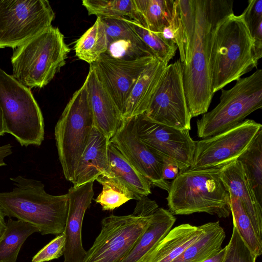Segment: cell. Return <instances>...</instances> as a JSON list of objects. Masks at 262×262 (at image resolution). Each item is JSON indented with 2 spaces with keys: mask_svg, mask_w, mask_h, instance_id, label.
Instances as JSON below:
<instances>
[{
  "mask_svg": "<svg viewBox=\"0 0 262 262\" xmlns=\"http://www.w3.org/2000/svg\"><path fill=\"white\" fill-rule=\"evenodd\" d=\"M232 0H195V27L191 60L183 66V84L191 117L208 112L212 91L210 60L213 40L220 23L233 13Z\"/></svg>",
  "mask_w": 262,
  "mask_h": 262,
  "instance_id": "6da1fadb",
  "label": "cell"
},
{
  "mask_svg": "<svg viewBox=\"0 0 262 262\" xmlns=\"http://www.w3.org/2000/svg\"><path fill=\"white\" fill-rule=\"evenodd\" d=\"M15 187L0 192V208L5 216L15 217L36 227L42 235L64 231L68 211V193H48L41 182L18 176L11 178Z\"/></svg>",
  "mask_w": 262,
  "mask_h": 262,
  "instance_id": "7a4b0ae2",
  "label": "cell"
},
{
  "mask_svg": "<svg viewBox=\"0 0 262 262\" xmlns=\"http://www.w3.org/2000/svg\"><path fill=\"white\" fill-rule=\"evenodd\" d=\"M218 167L180 170L173 180L166 199L174 215L205 212L226 218L231 213L230 194Z\"/></svg>",
  "mask_w": 262,
  "mask_h": 262,
  "instance_id": "3957f363",
  "label": "cell"
},
{
  "mask_svg": "<svg viewBox=\"0 0 262 262\" xmlns=\"http://www.w3.org/2000/svg\"><path fill=\"white\" fill-rule=\"evenodd\" d=\"M253 44L242 15L233 13L220 23L214 35L210 60L214 94L257 67L252 54Z\"/></svg>",
  "mask_w": 262,
  "mask_h": 262,
  "instance_id": "277c9868",
  "label": "cell"
},
{
  "mask_svg": "<svg viewBox=\"0 0 262 262\" xmlns=\"http://www.w3.org/2000/svg\"><path fill=\"white\" fill-rule=\"evenodd\" d=\"M70 52L63 34L51 26L14 49L12 76L30 89L42 88L66 64Z\"/></svg>",
  "mask_w": 262,
  "mask_h": 262,
  "instance_id": "5b68a950",
  "label": "cell"
},
{
  "mask_svg": "<svg viewBox=\"0 0 262 262\" xmlns=\"http://www.w3.org/2000/svg\"><path fill=\"white\" fill-rule=\"evenodd\" d=\"M157 203L144 196L132 214L111 215L101 222V230L81 262H120L148 227Z\"/></svg>",
  "mask_w": 262,
  "mask_h": 262,
  "instance_id": "8992f818",
  "label": "cell"
},
{
  "mask_svg": "<svg viewBox=\"0 0 262 262\" xmlns=\"http://www.w3.org/2000/svg\"><path fill=\"white\" fill-rule=\"evenodd\" d=\"M0 107L5 133L22 146H40L44 139L41 111L31 89L0 69Z\"/></svg>",
  "mask_w": 262,
  "mask_h": 262,
  "instance_id": "52a82bcc",
  "label": "cell"
},
{
  "mask_svg": "<svg viewBox=\"0 0 262 262\" xmlns=\"http://www.w3.org/2000/svg\"><path fill=\"white\" fill-rule=\"evenodd\" d=\"M261 107L262 70L258 69L230 89H221L219 104L197 120L198 136L204 139L230 129Z\"/></svg>",
  "mask_w": 262,
  "mask_h": 262,
  "instance_id": "ba28073f",
  "label": "cell"
},
{
  "mask_svg": "<svg viewBox=\"0 0 262 262\" xmlns=\"http://www.w3.org/2000/svg\"><path fill=\"white\" fill-rule=\"evenodd\" d=\"M94 126L86 84L73 95L55 127L59 160L66 180L72 182Z\"/></svg>",
  "mask_w": 262,
  "mask_h": 262,
  "instance_id": "9c48e42d",
  "label": "cell"
},
{
  "mask_svg": "<svg viewBox=\"0 0 262 262\" xmlns=\"http://www.w3.org/2000/svg\"><path fill=\"white\" fill-rule=\"evenodd\" d=\"M47 0H0V48L13 49L52 26Z\"/></svg>",
  "mask_w": 262,
  "mask_h": 262,
  "instance_id": "30bf717a",
  "label": "cell"
},
{
  "mask_svg": "<svg viewBox=\"0 0 262 262\" xmlns=\"http://www.w3.org/2000/svg\"><path fill=\"white\" fill-rule=\"evenodd\" d=\"M183 64L180 59L166 67L146 111L149 120L180 130L191 129L190 115L183 84Z\"/></svg>",
  "mask_w": 262,
  "mask_h": 262,
  "instance_id": "8fae6325",
  "label": "cell"
},
{
  "mask_svg": "<svg viewBox=\"0 0 262 262\" xmlns=\"http://www.w3.org/2000/svg\"><path fill=\"white\" fill-rule=\"evenodd\" d=\"M262 125L246 119L214 136L196 141L191 169L220 168L236 160L250 146Z\"/></svg>",
  "mask_w": 262,
  "mask_h": 262,
  "instance_id": "7c38bea8",
  "label": "cell"
},
{
  "mask_svg": "<svg viewBox=\"0 0 262 262\" xmlns=\"http://www.w3.org/2000/svg\"><path fill=\"white\" fill-rule=\"evenodd\" d=\"M134 117L139 139L153 152L175 163L179 171L190 167L196 141L191 137L189 130L154 122L144 114Z\"/></svg>",
  "mask_w": 262,
  "mask_h": 262,
  "instance_id": "4fadbf2b",
  "label": "cell"
},
{
  "mask_svg": "<svg viewBox=\"0 0 262 262\" xmlns=\"http://www.w3.org/2000/svg\"><path fill=\"white\" fill-rule=\"evenodd\" d=\"M156 58L150 56L134 60H123L104 53L96 62L90 64L123 117L128 98L139 77Z\"/></svg>",
  "mask_w": 262,
  "mask_h": 262,
  "instance_id": "5bb4252c",
  "label": "cell"
},
{
  "mask_svg": "<svg viewBox=\"0 0 262 262\" xmlns=\"http://www.w3.org/2000/svg\"><path fill=\"white\" fill-rule=\"evenodd\" d=\"M110 141L151 185L169 190L170 184L162 177L163 165L167 161L155 154L140 141L134 117L124 119Z\"/></svg>",
  "mask_w": 262,
  "mask_h": 262,
  "instance_id": "9a60e30c",
  "label": "cell"
},
{
  "mask_svg": "<svg viewBox=\"0 0 262 262\" xmlns=\"http://www.w3.org/2000/svg\"><path fill=\"white\" fill-rule=\"evenodd\" d=\"M93 183L73 186L68 190V211L63 232L66 237L63 262H81L86 254L82 244V225L94 196Z\"/></svg>",
  "mask_w": 262,
  "mask_h": 262,
  "instance_id": "2e32d148",
  "label": "cell"
},
{
  "mask_svg": "<svg viewBox=\"0 0 262 262\" xmlns=\"http://www.w3.org/2000/svg\"><path fill=\"white\" fill-rule=\"evenodd\" d=\"M219 175L229 194L238 199L262 239V205L258 201L243 166L237 159L219 169Z\"/></svg>",
  "mask_w": 262,
  "mask_h": 262,
  "instance_id": "e0dca14e",
  "label": "cell"
},
{
  "mask_svg": "<svg viewBox=\"0 0 262 262\" xmlns=\"http://www.w3.org/2000/svg\"><path fill=\"white\" fill-rule=\"evenodd\" d=\"M85 81L93 114L94 126L110 141L121 125L124 118L91 66Z\"/></svg>",
  "mask_w": 262,
  "mask_h": 262,
  "instance_id": "ac0fdd59",
  "label": "cell"
},
{
  "mask_svg": "<svg viewBox=\"0 0 262 262\" xmlns=\"http://www.w3.org/2000/svg\"><path fill=\"white\" fill-rule=\"evenodd\" d=\"M109 141L97 127H93L71 182L73 187L94 182L100 176L114 177L108 157Z\"/></svg>",
  "mask_w": 262,
  "mask_h": 262,
  "instance_id": "d6986e66",
  "label": "cell"
},
{
  "mask_svg": "<svg viewBox=\"0 0 262 262\" xmlns=\"http://www.w3.org/2000/svg\"><path fill=\"white\" fill-rule=\"evenodd\" d=\"M205 225L183 224L171 229L141 262H171L203 232Z\"/></svg>",
  "mask_w": 262,
  "mask_h": 262,
  "instance_id": "ffe728a7",
  "label": "cell"
},
{
  "mask_svg": "<svg viewBox=\"0 0 262 262\" xmlns=\"http://www.w3.org/2000/svg\"><path fill=\"white\" fill-rule=\"evenodd\" d=\"M167 66L156 58L142 72L128 98L124 119L144 114L146 111Z\"/></svg>",
  "mask_w": 262,
  "mask_h": 262,
  "instance_id": "44dd1931",
  "label": "cell"
},
{
  "mask_svg": "<svg viewBox=\"0 0 262 262\" xmlns=\"http://www.w3.org/2000/svg\"><path fill=\"white\" fill-rule=\"evenodd\" d=\"M175 42L184 66L190 61L195 27V0L174 1Z\"/></svg>",
  "mask_w": 262,
  "mask_h": 262,
  "instance_id": "7402d4cb",
  "label": "cell"
},
{
  "mask_svg": "<svg viewBox=\"0 0 262 262\" xmlns=\"http://www.w3.org/2000/svg\"><path fill=\"white\" fill-rule=\"evenodd\" d=\"M176 218L168 210L158 207L137 243L120 262H141L144 257L172 229Z\"/></svg>",
  "mask_w": 262,
  "mask_h": 262,
  "instance_id": "603a6c76",
  "label": "cell"
},
{
  "mask_svg": "<svg viewBox=\"0 0 262 262\" xmlns=\"http://www.w3.org/2000/svg\"><path fill=\"white\" fill-rule=\"evenodd\" d=\"M204 225L201 236L171 262H203L222 248L226 234L219 222Z\"/></svg>",
  "mask_w": 262,
  "mask_h": 262,
  "instance_id": "cb8c5ba5",
  "label": "cell"
},
{
  "mask_svg": "<svg viewBox=\"0 0 262 262\" xmlns=\"http://www.w3.org/2000/svg\"><path fill=\"white\" fill-rule=\"evenodd\" d=\"M108 157L113 176L141 198L151 193V184L126 159L111 141L108 144Z\"/></svg>",
  "mask_w": 262,
  "mask_h": 262,
  "instance_id": "d4e9b609",
  "label": "cell"
},
{
  "mask_svg": "<svg viewBox=\"0 0 262 262\" xmlns=\"http://www.w3.org/2000/svg\"><path fill=\"white\" fill-rule=\"evenodd\" d=\"M107 48L104 26L100 17L76 41L74 49L76 56L90 64L96 62Z\"/></svg>",
  "mask_w": 262,
  "mask_h": 262,
  "instance_id": "484cf974",
  "label": "cell"
},
{
  "mask_svg": "<svg viewBox=\"0 0 262 262\" xmlns=\"http://www.w3.org/2000/svg\"><path fill=\"white\" fill-rule=\"evenodd\" d=\"M35 232H39L35 226L23 221L9 218L0 241V262H16L23 244Z\"/></svg>",
  "mask_w": 262,
  "mask_h": 262,
  "instance_id": "4316f807",
  "label": "cell"
},
{
  "mask_svg": "<svg viewBox=\"0 0 262 262\" xmlns=\"http://www.w3.org/2000/svg\"><path fill=\"white\" fill-rule=\"evenodd\" d=\"M144 22V27L151 32L161 33L172 23L173 0H134Z\"/></svg>",
  "mask_w": 262,
  "mask_h": 262,
  "instance_id": "83f0119b",
  "label": "cell"
},
{
  "mask_svg": "<svg viewBox=\"0 0 262 262\" xmlns=\"http://www.w3.org/2000/svg\"><path fill=\"white\" fill-rule=\"evenodd\" d=\"M82 5L89 15L97 17H126L144 27L134 0H83Z\"/></svg>",
  "mask_w": 262,
  "mask_h": 262,
  "instance_id": "f1b7e54d",
  "label": "cell"
},
{
  "mask_svg": "<svg viewBox=\"0 0 262 262\" xmlns=\"http://www.w3.org/2000/svg\"><path fill=\"white\" fill-rule=\"evenodd\" d=\"M237 160L243 166L258 202L262 205V129Z\"/></svg>",
  "mask_w": 262,
  "mask_h": 262,
  "instance_id": "f546056e",
  "label": "cell"
},
{
  "mask_svg": "<svg viewBox=\"0 0 262 262\" xmlns=\"http://www.w3.org/2000/svg\"><path fill=\"white\" fill-rule=\"evenodd\" d=\"M96 180L102 186V190L95 201L101 205L103 210H113L130 200L139 201L143 198L114 177L100 176Z\"/></svg>",
  "mask_w": 262,
  "mask_h": 262,
  "instance_id": "4dcf8cb0",
  "label": "cell"
},
{
  "mask_svg": "<svg viewBox=\"0 0 262 262\" xmlns=\"http://www.w3.org/2000/svg\"><path fill=\"white\" fill-rule=\"evenodd\" d=\"M230 198L233 224L250 249L257 256H260L262 254V239L257 236L252 223L240 201L231 194Z\"/></svg>",
  "mask_w": 262,
  "mask_h": 262,
  "instance_id": "1f68e13d",
  "label": "cell"
},
{
  "mask_svg": "<svg viewBox=\"0 0 262 262\" xmlns=\"http://www.w3.org/2000/svg\"><path fill=\"white\" fill-rule=\"evenodd\" d=\"M126 21L145 44L152 51L157 58L168 65L175 55L176 44L165 40L158 33L150 31L137 22L125 17Z\"/></svg>",
  "mask_w": 262,
  "mask_h": 262,
  "instance_id": "d6a6232c",
  "label": "cell"
},
{
  "mask_svg": "<svg viewBox=\"0 0 262 262\" xmlns=\"http://www.w3.org/2000/svg\"><path fill=\"white\" fill-rule=\"evenodd\" d=\"M105 53L114 58L123 60H134L150 56L156 57L140 37L114 41L107 45Z\"/></svg>",
  "mask_w": 262,
  "mask_h": 262,
  "instance_id": "836d02e7",
  "label": "cell"
},
{
  "mask_svg": "<svg viewBox=\"0 0 262 262\" xmlns=\"http://www.w3.org/2000/svg\"><path fill=\"white\" fill-rule=\"evenodd\" d=\"M222 262H255L258 257L248 247L233 224V231Z\"/></svg>",
  "mask_w": 262,
  "mask_h": 262,
  "instance_id": "e575fe53",
  "label": "cell"
},
{
  "mask_svg": "<svg viewBox=\"0 0 262 262\" xmlns=\"http://www.w3.org/2000/svg\"><path fill=\"white\" fill-rule=\"evenodd\" d=\"M101 18L104 26L107 45L119 40L139 38L126 21L125 17Z\"/></svg>",
  "mask_w": 262,
  "mask_h": 262,
  "instance_id": "d590c367",
  "label": "cell"
},
{
  "mask_svg": "<svg viewBox=\"0 0 262 262\" xmlns=\"http://www.w3.org/2000/svg\"><path fill=\"white\" fill-rule=\"evenodd\" d=\"M66 237L59 234L39 250L33 257L32 262H47L57 259L64 254Z\"/></svg>",
  "mask_w": 262,
  "mask_h": 262,
  "instance_id": "8d00e7d4",
  "label": "cell"
},
{
  "mask_svg": "<svg viewBox=\"0 0 262 262\" xmlns=\"http://www.w3.org/2000/svg\"><path fill=\"white\" fill-rule=\"evenodd\" d=\"M241 15L251 33L262 24V0H249Z\"/></svg>",
  "mask_w": 262,
  "mask_h": 262,
  "instance_id": "74e56055",
  "label": "cell"
},
{
  "mask_svg": "<svg viewBox=\"0 0 262 262\" xmlns=\"http://www.w3.org/2000/svg\"><path fill=\"white\" fill-rule=\"evenodd\" d=\"M179 169L178 166L173 162L165 161L162 170V178L167 180H173L178 176Z\"/></svg>",
  "mask_w": 262,
  "mask_h": 262,
  "instance_id": "f35d334b",
  "label": "cell"
},
{
  "mask_svg": "<svg viewBox=\"0 0 262 262\" xmlns=\"http://www.w3.org/2000/svg\"><path fill=\"white\" fill-rule=\"evenodd\" d=\"M158 33L165 40L172 41L176 43L174 29L172 23L170 25L165 27L161 33Z\"/></svg>",
  "mask_w": 262,
  "mask_h": 262,
  "instance_id": "ab89813d",
  "label": "cell"
},
{
  "mask_svg": "<svg viewBox=\"0 0 262 262\" xmlns=\"http://www.w3.org/2000/svg\"><path fill=\"white\" fill-rule=\"evenodd\" d=\"M12 146L10 144L0 146V166H6L4 160L12 153Z\"/></svg>",
  "mask_w": 262,
  "mask_h": 262,
  "instance_id": "60d3db41",
  "label": "cell"
},
{
  "mask_svg": "<svg viewBox=\"0 0 262 262\" xmlns=\"http://www.w3.org/2000/svg\"><path fill=\"white\" fill-rule=\"evenodd\" d=\"M226 247L221 248L203 262H222L224 257Z\"/></svg>",
  "mask_w": 262,
  "mask_h": 262,
  "instance_id": "b9f144b4",
  "label": "cell"
},
{
  "mask_svg": "<svg viewBox=\"0 0 262 262\" xmlns=\"http://www.w3.org/2000/svg\"><path fill=\"white\" fill-rule=\"evenodd\" d=\"M5 216L4 213L0 208V241L3 238L6 228Z\"/></svg>",
  "mask_w": 262,
  "mask_h": 262,
  "instance_id": "7bdbcfd3",
  "label": "cell"
},
{
  "mask_svg": "<svg viewBox=\"0 0 262 262\" xmlns=\"http://www.w3.org/2000/svg\"><path fill=\"white\" fill-rule=\"evenodd\" d=\"M5 134L4 127V122L2 113L1 111V108L0 107V136H3Z\"/></svg>",
  "mask_w": 262,
  "mask_h": 262,
  "instance_id": "ee69618b",
  "label": "cell"
}]
</instances>
